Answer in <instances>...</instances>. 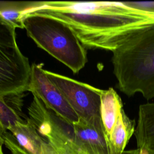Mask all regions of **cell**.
Listing matches in <instances>:
<instances>
[{"instance_id": "cell-12", "label": "cell", "mask_w": 154, "mask_h": 154, "mask_svg": "<svg viewBox=\"0 0 154 154\" xmlns=\"http://www.w3.org/2000/svg\"><path fill=\"white\" fill-rule=\"evenodd\" d=\"M6 97L0 96V125L3 130L8 129L18 122H23L17 108L7 102Z\"/></svg>"}, {"instance_id": "cell-13", "label": "cell", "mask_w": 154, "mask_h": 154, "mask_svg": "<svg viewBox=\"0 0 154 154\" xmlns=\"http://www.w3.org/2000/svg\"><path fill=\"white\" fill-rule=\"evenodd\" d=\"M129 6L143 10L154 12V1L144 2H125Z\"/></svg>"}, {"instance_id": "cell-2", "label": "cell", "mask_w": 154, "mask_h": 154, "mask_svg": "<svg viewBox=\"0 0 154 154\" xmlns=\"http://www.w3.org/2000/svg\"><path fill=\"white\" fill-rule=\"evenodd\" d=\"M117 88L131 97L154 99V26L132 36L112 52Z\"/></svg>"}, {"instance_id": "cell-7", "label": "cell", "mask_w": 154, "mask_h": 154, "mask_svg": "<svg viewBox=\"0 0 154 154\" xmlns=\"http://www.w3.org/2000/svg\"><path fill=\"white\" fill-rule=\"evenodd\" d=\"M74 142L87 154H113L103 126L79 119L73 124Z\"/></svg>"}, {"instance_id": "cell-10", "label": "cell", "mask_w": 154, "mask_h": 154, "mask_svg": "<svg viewBox=\"0 0 154 154\" xmlns=\"http://www.w3.org/2000/svg\"><path fill=\"white\" fill-rule=\"evenodd\" d=\"M123 109L122 99L113 88L102 90L100 96V117L107 138Z\"/></svg>"}, {"instance_id": "cell-11", "label": "cell", "mask_w": 154, "mask_h": 154, "mask_svg": "<svg viewBox=\"0 0 154 154\" xmlns=\"http://www.w3.org/2000/svg\"><path fill=\"white\" fill-rule=\"evenodd\" d=\"M28 3L0 2V18L15 28H24L22 14Z\"/></svg>"}, {"instance_id": "cell-9", "label": "cell", "mask_w": 154, "mask_h": 154, "mask_svg": "<svg viewBox=\"0 0 154 154\" xmlns=\"http://www.w3.org/2000/svg\"><path fill=\"white\" fill-rule=\"evenodd\" d=\"M134 135L140 152L154 154V103L140 105Z\"/></svg>"}, {"instance_id": "cell-14", "label": "cell", "mask_w": 154, "mask_h": 154, "mask_svg": "<svg viewBox=\"0 0 154 154\" xmlns=\"http://www.w3.org/2000/svg\"><path fill=\"white\" fill-rule=\"evenodd\" d=\"M2 143H0V154H4L2 151Z\"/></svg>"}, {"instance_id": "cell-15", "label": "cell", "mask_w": 154, "mask_h": 154, "mask_svg": "<svg viewBox=\"0 0 154 154\" xmlns=\"http://www.w3.org/2000/svg\"><path fill=\"white\" fill-rule=\"evenodd\" d=\"M0 143H2L3 144V140H2V137H1V133H0Z\"/></svg>"}, {"instance_id": "cell-18", "label": "cell", "mask_w": 154, "mask_h": 154, "mask_svg": "<svg viewBox=\"0 0 154 154\" xmlns=\"http://www.w3.org/2000/svg\"></svg>"}, {"instance_id": "cell-8", "label": "cell", "mask_w": 154, "mask_h": 154, "mask_svg": "<svg viewBox=\"0 0 154 154\" xmlns=\"http://www.w3.org/2000/svg\"><path fill=\"white\" fill-rule=\"evenodd\" d=\"M8 131L10 132L17 144L28 153L51 154L50 144L38 132L29 118L26 122H17Z\"/></svg>"}, {"instance_id": "cell-17", "label": "cell", "mask_w": 154, "mask_h": 154, "mask_svg": "<svg viewBox=\"0 0 154 154\" xmlns=\"http://www.w3.org/2000/svg\"><path fill=\"white\" fill-rule=\"evenodd\" d=\"M138 154H146V153H143V152H140L139 151V153Z\"/></svg>"}, {"instance_id": "cell-16", "label": "cell", "mask_w": 154, "mask_h": 154, "mask_svg": "<svg viewBox=\"0 0 154 154\" xmlns=\"http://www.w3.org/2000/svg\"><path fill=\"white\" fill-rule=\"evenodd\" d=\"M2 131H4V130H3V129H2V127H1V125H0V132L1 133V132H2Z\"/></svg>"}, {"instance_id": "cell-1", "label": "cell", "mask_w": 154, "mask_h": 154, "mask_svg": "<svg viewBox=\"0 0 154 154\" xmlns=\"http://www.w3.org/2000/svg\"><path fill=\"white\" fill-rule=\"evenodd\" d=\"M31 13L62 22L85 48L111 52L132 36L154 26V12L129 6L125 2H29L22 17Z\"/></svg>"}, {"instance_id": "cell-5", "label": "cell", "mask_w": 154, "mask_h": 154, "mask_svg": "<svg viewBox=\"0 0 154 154\" xmlns=\"http://www.w3.org/2000/svg\"><path fill=\"white\" fill-rule=\"evenodd\" d=\"M79 119L94 126H103L100 117L102 90L69 77L45 70Z\"/></svg>"}, {"instance_id": "cell-3", "label": "cell", "mask_w": 154, "mask_h": 154, "mask_svg": "<svg viewBox=\"0 0 154 154\" xmlns=\"http://www.w3.org/2000/svg\"><path fill=\"white\" fill-rule=\"evenodd\" d=\"M22 20L28 35L37 45L74 73L85 66L86 49L67 25L52 17L35 13L22 16Z\"/></svg>"}, {"instance_id": "cell-6", "label": "cell", "mask_w": 154, "mask_h": 154, "mask_svg": "<svg viewBox=\"0 0 154 154\" xmlns=\"http://www.w3.org/2000/svg\"><path fill=\"white\" fill-rule=\"evenodd\" d=\"M45 70L42 64H32L27 91L38 98L48 109L69 122L72 124L77 122L79 117Z\"/></svg>"}, {"instance_id": "cell-4", "label": "cell", "mask_w": 154, "mask_h": 154, "mask_svg": "<svg viewBox=\"0 0 154 154\" xmlns=\"http://www.w3.org/2000/svg\"><path fill=\"white\" fill-rule=\"evenodd\" d=\"M31 66L20 51L16 28L0 18V96L22 94L27 91Z\"/></svg>"}]
</instances>
